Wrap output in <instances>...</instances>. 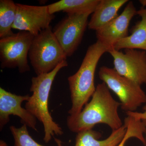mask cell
I'll return each mask as SVG.
<instances>
[{"instance_id": "cell-17", "label": "cell", "mask_w": 146, "mask_h": 146, "mask_svg": "<svg viewBox=\"0 0 146 146\" xmlns=\"http://www.w3.org/2000/svg\"><path fill=\"white\" fill-rule=\"evenodd\" d=\"M9 129L14 138V146H44L37 143L32 138L26 125L19 128L11 126ZM55 140L58 146H63L60 140L56 138Z\"/></svg>"}, {"instance_id": "cell-12", "label": "cell", "mask_w": 146, "mask_h": 146, "mask_svg": "<svg viewBox=\"0 0 146 146\" xmlns=\"http://www.w3.org/2000/svg\"><path fill=\"white\" fill-rule=\"evenodd\" d=\"M128 0H100L91 14L88 28L92 30H98L117 18L118 11Z\"/></svg>"}, {"instance_id": "cell-7", "label": "cell", "mask_w": 146, "mask_h": 146, "mask_svg": "<svg viewBox=\"0 0 146 146\" xmlns=\"http://www.w3.org/2000/svg\"><path fill=\"white\" fill-rule=\"evenodd\" d=\"M92 13L68 14L52 29L67 57L74 54L81 43Z\"/></svg>"}, {"instance_id": "cell-13", "label": "cell", "mask_w": 146, "mask_h": 146, "mask_svg": "<svg viewBox=\"0 0 146 146\" xmlns=\"http://www.w3.org/2000/svg\"><path fill=\"white\" fill-rule=\"evenodd\" d=\"M123 125L119 129L112 131L107 138L99 140L101 134L93 129L82 131L77 133L75 146H117L122 141L126 132Z\"/></svg>"}, {"instance_id": "cell-3", "label": "cell", "mask_w": 146, "mask_h": 146, "mask_svg": "<svg viewBox=\"0 0 146 146\" xmlns=\"http://www.w3.org/2000/svg\"><path fill=\"white\" fill-rule=\"evenodd\" d=\"M68 66L67 60L60 63L49 73L33 77L30 91L33 94L26 102L25 108L42 123L44 127V141L48 143L54 135H61L62 128L54 121L48 110V99L56 76L61 69Z\"/></svg>"}, {"instance_id": "cell-2", "label": "cell", "mask_w": 146, "mask_h": 146, "mask_svg": "<svg viewBox=\"0 0 146 146\" xmlns=\"http://www.w3.org/2000/svg\"><path fill=\"white\" fill-rule=\"evenodd\" d=\"M109 49L97 41L89 46L78 70L68 78L71 94L72 107L70 115L80 113L96 91L95 74L99 61Z\"/></svg>"}, {"instance_id": "cell-21", "label": "cell", "mask_w": 146, "mask_h": 146, "mask_svg": "<svg viewBox=\"0 0 146 146\" xmlns=\"http://www.w3.org/2000/svg\"><path fill=\"white\" fill-rule=\"evenodd\" d=\"M0 146H7V145L5 141L1 140L0 142Z\"/></svg>"}, {"instance_id": "cell-14", "label": "cell", "mask_w": 146, "mask_h": 146, "mask_svg": "<svg viewBox=\"0 0 146 146\" xmlns=\"http://www.w3.org/2000/svg\"><path fill=\"white\" fill-rule=\"evenodd\" d=\"M137 15L141 17L132 28L131 34L118 42L113 49L120 51L125 49H133L146 51V7L137 11Z\"/></svg>"}, {"instance_id": "cell-1", "label": "cell", "mask_w": 146, "mask_h": 146, "mask_svg": "<svg viewBox=\"0 0 146 146\" xmlns=\"http://www.w3.org/2000/svg\"><path fill=\"white\" fill-rule=\"evenodd\" d=\"M121 105L112 97L104 82L98 84L91 101L81 112L67 117L68 129L77 133L93 129L96 125L103 123L108 125L112 131L117 130L123 125L118 113Z\"/></svg>"}, {"instance_id": "cell-16", "label": "cell", "mask_w": 146, "mask_h": 146, "mask_svg": "<svg viewBox=\"0 0 146 146\" xmlns=\"http://www.w3.org/2000/svg\"><path fill=\"white\" fill-rule=\"evenodd\" d=\"M17 5L12 0L0 1V38L13 34L12 27L16 18Z\"/></svg>"}, {"instance_id": "cell-5", "label": "cell", "mask_w": 146, "mask_h": 146, "mask_svg": "<svg viewBox=\"0 0 146 146\" xmlns=\"http://www.w3.org/2000/svg\"><path fill=\"white\" fill-rule=\"evenodd\" d=\"M98 74L103 82L117 95L121 102V108L125 112H135L146 103V94L141 85L120 75L114 68L102 66Z\"/></svg>"}, {"instance_id": "cell-15", "label": "cell", "mask_w": 146, "mask_h": 146, "mask_svg": "<svg viewBox=\"0 0 146 146\" xmlns=\"http://www.w3.org/2000/svg\"><path fill=\"white\" fill-rule=\"evenodd\" d=\"M100 0H61L48 5L50 14L63 11L68 14L94 12Z\"/></svg>"}, {"instance_id": "cell-22", "label": "cell", "mask_w": 146, "mask_h": 146, "mask_svg": "<svg viewBox=\"0 0 146 146\" xmlns=\"http://www.w3.org/2000/svg\"><path fill=\"white\" fill-rule=\"evenodd\" d=\"M143 121L144 123H145V134L146 135V120H143Z\"/></svg>"}, {"instance_id": "cell-4", "label": "cell", "mask_w": 146, "mask_h": 146, "mask_svg": "<svg viewBox=\"0 0 146 146\" xmlns=\"http://www.w3.org/2000/svg\"><path fill=\"white\" fill-rule=\"evenodd\" d=\"M28 56L36 76L50 72L67 58L51 26L34 36Z\"/></svg>"}, {"instance_id": "cell-6", "label": "cell", "mask_w": 146, "mask_h": 146, "mask_svg": "<svg viewBox=\"0 0 146 146\" xmlns=\"http://www.w3.org/2000/svg\"><path fill=\"white\" fill-rule=\"evenodd\" d=\"M35 36L20 31L0 39L1 68H18L21 73L30 70L28 56Z\"/></svg>"}, {"instance_id": "cell-8", "label": "cell", "mask_w": 146, "mask_h": 146, "mask_svg": "<svg viewBox=\"0 0 146 146\" xmlns=\"http://www.w3.org/2000/svg\"><path fill=\"white\" fill-rule=\"evenodd\" d=\"M113 58L115 71L139 85L146 84V51L125 49L124 52L112 49L108 52Z\"/></svg>"}, {"instance_id": "cell-19", "label": "cell", "mask_w": 146, "mask_h": 146, "mask_svg": "<svg viewBox=\"0 0 146 146\" xmlns=\"http://www.w3.org/2000/svg\"><path fill=\"white\" fill-rule=\"evenodd\" d=\"M133 136H134V135L131 131L129 130V129H127L126 132L123 138L122 141H121V143L117 146H124L126 141L129 138H133Z\"/></svg>"}, {"instance_id": "cell-9", "label": "cell", "mask_w": 146, "mask_h": 146, "mask_svg": "<svg viewBox=\"0 0 146 146\" xmlns=\"http://www.w3.org/2000/svg\"><path fill=\"white\" fill-rule=\"evenodd\" d=\"M17 11L12 29L27 31L36 36L48 28L54 19L48 5L35 6L16 3Z\"/></svg>"}, {"instance_id": "cell-11", "label": "cell", "mask_w": 146, "mask_h": 146, "mask_svg": "<svg viewBox=\"0 0 146 146\" xmlns=\"http://www.w3.org/2000/svg\"><path fill=\"white\" fill-rule=\"evenodd\" d=\"M29 98V95L18 96L0 88L1 130L9 122L10 115H13L19 117L23 125L37 131L36 118L26 108L22 107L23 102L27 101Z\"/></svg>"}, {"instance_id": "cell-20", "label": "cell", "mask_w": 146, "mask_h": 146, "mask_svg": "<svg viewBox=\"0 0 146 146\" xmlns=\"http://www.w3.org/2000/svg\"><path fill=\"white\" fill-rule=\"evenodd\" d=\"M140 3H141V5L143 6V7H145L146 6V0H141V1H139Z\"/></svg>"}, {"instance_id": "cell-10", "label": "cell", "mask_w": 146, "mask_h": 146, "mask_svg": "<svg viewBox=\"0 0 146 146\" xmlns=\"http://www.w3.org/2000/svg\"><path fill=\"white\" fill-rule=\"evenodd\" d=\"M137 11L132 1L129 2L122 13L106 26L96 31L97 41L112 49L118 42L128 36L131 21Z\"/></svg>"}, {"instance_id": "cell-18", "label": "cell", "mask_w": 146, "mask_h": 146, "mask_svg": "<svg viewBox=\"0 0 146 146\" xmlns=\"http://www.w3.org/2000/svg\"><path fill=\"white\" fill-rule=\"evenodd\" d=\"M143 112H127L126 114L127 116H131L137 119L140 120H146V103L144 106Z\"/></svg>"}]
</instances>
